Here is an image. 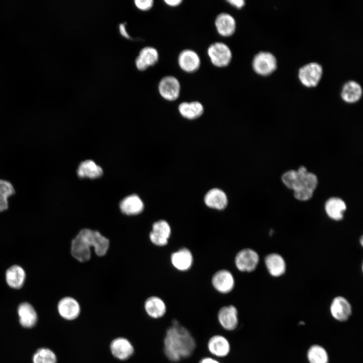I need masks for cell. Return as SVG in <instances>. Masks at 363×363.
Masks as SVG:
<instances>
[{"mask_svg": "<svg viewBox=\"0 0 363 363\" xmlns=\"http://www.w3.org/2000/svg\"><path fill=\"white\" fill-rule=\"evenodd\" d=\"M109 246V240L99 232L85 228L81 230L73 239L71 252L78 261L85 262L91 258V248L93 247L97 256L102 257L106 254Z\"/></svg>", "mask_w": 363, "mask_h": 363, "instance_id": "cell-1", "label": "cell"}, {"mask_svg": "<svg viewBox=\"0 0 363 363\" xmlns=\"http://www.w3.org/2000/svg\"><path fill=\"white\" fill-rule=\"evenodd\" d=\"M195 348V342L189 331L177 321H173L167 330L164 340V351L167 357L177 361L190 356Z\"/></svg>", "mask_w": 363, "mask_h": 363, "instance_id": "cell-2", "label": "cell"}, {"mask_svg": "<svg viewBox=\"0 0 363 363\" xmlns=\"http://www.w3.org/2000/svg\"><path fill=\"white\" fill-rule=\"evenodd\" d=\"M284 185L294 192V197L299 201L310 199L316 189L318 180L313 173L308 172L304 166L297 170H290L284 172L281 177Z\"/></svg>", "mask_w": 363, "mask_h": 363, "instance_id": "cell-3", "label": "cell"}, {"mask_svg": "<svg viewBox=\"0 0 363 363\" xmlns=\"http://www.w3.org/2000/svg\"><path fill=\"white\" fill-rule=\"evenodd\" d=\"M252 67L257 74L266 76L270 75L276 70L277 60L271 52L261 51L255 55Z\"/></svg>", "mask_w": 363, "mask_h": 363, "instance_id": "cell-4", "label": "cell"}, {"mask_svg": "<svg viewBox=\"0 0 363 363\" xmlns=\"http://www.w3.org/2000/svg\"><path fill=\"white\" fill-rule=\"evenodd\" d=\"M323 74L321 65L312 62L301 67L298 71V79L302 85L307 87H314L320 82Z\"/></svg>", "mask_w": 363, "mask_h": 363, "instance_id": "cell-5", "label": "cell"}, {"mask_svg": "<svg viewBox=\"0 0 363 363\" xmlns=\"http://www.w3.org/2000/svg\"><path fill=\"white\" fill-rule=\"evenodd\" d=\"M207 53L212 64L220 68L228 65L232 58L230 49L222 42H215L210 45Z\"/></svg>", "mask_w": 363, "mask_h": 363, "instance_id": "cell-6", "label": "cell"}, {"mask_svg": "<svg viewBox=\"0 0 363 363\" xmlns=\"http://www.w3.org/2000/svg\"><path fill=\"white\" fill-rule=\"evenodd\" d=\"M259 261L258 253L251 249L240 251L235 258V264L240 271L250 272L254 271Z\"/></svg>", "mask_w": 363, "mask_h": 363, "instance_id": "cell-7", "label": "cell"}, {"mask_svg": "<svg viewBox=\"0 0 363 363\" xmlns=\"http://www.w3.org/2000/svg\"><path fill=\"white\" fill-rule=\"evenodd\" d=\"M180 86L178 80L174 77L168 76L163 77L158 85L161 96L169 101L176 100L180 93Z\"/></svg>", "mask_w": 363, "mask_h": 363, "instance_id": "cell-8", "label": "cell"}, {"mask_svg": "<svg viewBox=\"0 0 363 363\" xmlns=\"http://www.w3.org/2000/svg\"><path fill=\"white\" fill-rule=\"evenodd\" d=\"M109 347L112 355L120 360L129 359L134 352L132 343L128 339L122 337L113 339L110 342Z\"/></svg>", "mask_w": 363, "mask_h": 363, "instance_id": "cell-9", "label": "cell"}, {"mask_svg": "<svg viewBox=\"0 0 363 363\" xmlns=\"http://www.w3.org/2000/svg\"><path fill=\"white\" fill-rule=\"evenodd\" d=\"M170 234L171 228L169 223L165 220H160L153 223L149 237L155 245L164 246L167 244Z\"/></svg>", "mask_w": 363, "mask_h": 363, "instance_id": "cell-10", "label": "cell"}, {"mask_svg": "<svg viewBox=\"0 0 363 363\" xmlns=\"http://www.w3.org/2000/svg\"><path fill=\"white\" fill-rule=\"evenodd\" d=\"M57 311L64 319L72 321L76 319L81 313V307L78 301L73 297L62 298L58 302Z\"/></svg>", "mask_w": 363, "mask_h": 363, "instance_id": "cell-11", "label": "cell"}, {"mask_svg": "<svg viewBox=\"0 0 363 363\" xmlns=\"http://www.w3.org/2000/svg\"><path fill=\"white\" fill-rule=\"evenodd\" d=\"M212 283L218 291L226 293L233 289L234 286V279L229 271L220 270L214 274Z\"/></svg>", "mask_w": 363, "mask_h": 363, "instance_id": "cell-12", "label": "cell"}, {"mask_svg": "<svg viewBox=\"0 0 363 363\" xmlns=\"http://www.w3.org/2000/svg\"><path fill=\"white\" fill-rule=\"evenodd\" d=\"M178 64L182 70L188 73L196 71L201 64L198 54L191 49H185L179 53Z\"/></svg>", "mask_w": 363, "mask_h": 363, "instance_id": "cell-13", "label": "cell"}, {"mask_svg": "<svg viewBox=\"0 0 363 363\" xmlns=\"http://www.w3.org/2000/svg\"><path fill=\"white\" fill-rule=\"evenodd\" d=\"M330 312L332 316L340 321L346 320L351 313V307L348 300L342 296H337L332 301Z\"/></svg>", "mask_w": 363, "mask_h": 363, "instance_id": "cell-14", "label": "cell"}, {"mask_svg": "<svg viewBox=\"0 0 363 363\" xmlns=\"http://www.w3.org/2000/svg\"><path fill=\"white\" fill-rule=\"evenodd\" d=\"M218 318L221 326L227 330H233L237 326V311L233 306L221 308L218 312Z\"/></svg>", "mask_w": 363, "mask_h": 363, "instance_id": "cell-15", "label": "cell"}, {"mask_svg": "<svg viewBox=\"0 0 363 363\" xmlns=\"http://www.w3.org/2000/svg\"><path fill=\"white\" fill-rule=\"evenodd\" d=\"M215 25L218 33L224 37L232 35L236 28L235 19L231 15L226 13H220L217 16Z\"/></svg>", "mask_w": 363, "mask_h": 363, "instance_id": "cell-16", "label": "cell"}, {"mask_svg": "<svg viewBox=\"0 0 363 363\" xmlns=\"http://www.w3.org/2000/svg\"><path fill=\"white\" fill-rule=\"evenodd\" d=\"M5 279L9 286L13 289H19L25 283L26 273L21 266L14 265L7 270Z\"/></svg>", "mask_w": 363, "mask_h": 363, "instance_id": "cell-17", "label": "cell"}, {"mask_svg": "<svg viewBox=\"0 0 363 363\" xmlns=\"http://www.w3.org/2000/svg\"><path fill=\"white\" fill-rule=\"evenodd\" d=\"M157 50L152 47L143 48L136 59V66L140 71H144L154 65L158 60Z\"/></svg>", "mask_w": 363, "mask_h": 363, "instance_id": "cell-18", "label": "cell"}, {"mask_svg": "<svg viewBox=\"0 0 363 363\" xmlns=\"http://www.w3.org/2000/svg\"><path fill=\"white\" fill-rule=\"evenodd\" d=\"M346 205L344 201L338 197H331L328 199L325 204V210L329 218L339 221L343 217Z\"/></svg>", "mask_w": 363, "mask_h": 363, "instance_id": "cell-19", "label": "cell"}, {"mask_svg": "<svg viewBox=\"0 0 363 363\" xmlns=\"http://www.w3.org/2000/svg\"><path fill=\"white\" fill-rule=\"evenodd\" d=\"M204 202L209 207L217 210L224 209L228 200L225 193L217 188L210 190L204 197Z\"/></svg>", "mask_w": 363, "mask_h": 363, "instance_id": "cell-20", "label": "cell"}, {"mask_svg": "<svg viewBox=\"0 0 363 363\" xmlns=\"http://www.w3.org/2000/svg\"><path fill=\"white\" fill-rule=\"evenodd\" d=\"M17 311L20 323L23 327L31 328L35 326L37 320V315L30 304L27 302L20 304Z\"/></svg>", "mask_w": 363, "mask_h": 363, "instance_id": "cell-21", "label": "cell"}, {"mask_svg": "<svg viewBox=\"0 0 363 363\" xmlns=\"http://www.w3.org/2000/svg\"><path fill=\"white\" fill-rule=\"evenodd\" d=\"M171 262L176 269L180 271L188 270L193 262L192 254L187 248L180 249L171 255Z\"/></svg>", "mask_w": 363, "mask_h": 363, "instance_id": "cell-22", "label": "cell"}, {"mask_svg": "<svg viewBox=\"0 0 363 363\" xmlns=\"http://www.w3.org/2000/svg\"><path fill=\"white\" fill-rule=\"evenodd\" d=\"M265 263L269 274L273 277H279L286 271V263L283 258L278 254L272 253L267 255Z\"/></svg>", "mask_w": 363, "mask_h": 363, "instance_id": "cell-23", "label": "cell"}, {"mask_svg": "<svg viewBox=\"0 0 363 363\" xmlns=\"http://www.w3.org/2000/svg\"><path fill=\"white\" fill-rule=\"evenodd\" d=\"M121 211L128 215H134L141 213L144 209V204L137 195H131L125 197L120 203Z\"/></svg>", "mask_w": 363, "mask_h": 363, "instance_id": "cell-24", "label": "cell"}, {"mask_svg": "<svg viewBox=\"0 0 363 363\" xmlns=\"http://www.w3.org/2000/svg\"><path fill=\"white\" fill-rule=\"evenodd\" d=\"M144 308L147 314L154 319H158L164 315L166 306L162 299L157 296L148 298L144 304Z\"/></svg>", "mask_w": 363, "mask_h": 363, "instance_id": "cell-25", "label": "cell"}, {"mask_svg": "<svg viewBox=\"0 0 363 363\" xmlns=\"http://www.w3.org/2000/svg\"><path fill=\"white\" fill-rule=\"evenodd\" d=\"M362 93V90L360 85L355 81H349L343 85L341 96L346 102L352 103L360 99Z\"/></svg>", "mask_w": 363, "mask_h": 363, "instance_id": "cell-26", "label": "cell"}, {"mask_svg": "<svg viewBox=\"0 0 363 363\" xmlns=\"http://www.w3.org/2000/svg\"><path fill=\"white\" fill-rule=\"evenodd\" d=\"M208 347L213 354L219 357L226 356L230 350L228 341L220 335H216L211 338L208 342Z\"/></svg>", "mask_w": 363, "mask_h": 363, "instance_id": "cell-27", "label": "cell"}, {"mask_svg": "<svg viewBox=\"0 0 363 363\" xmlns=\"http://www.w3.org/2000/svg\"><path fill=\"white\" fill-rule=\"evenodd\" d=\"M178 111L183 117L193 119L200 117L203 114L204 107L198 101L184 102L179 104Z\"/></svg>", "mask_w": 363, "mask_h": 363, "instance_id": "cell-28", "label": "cell"}, {"mask_svg": "<svg viewBox=\"0 0 363 363\" xmlns=\"http://www.w3.org/2000/svg\"><path fill=\"white\" fill-rule=\"evenodd\" d=\"M102 169L95 162L91 160L83 161L79 165L77 173L80 177L95 178L102 174Z\"/></svg>", "mask_w": 363, "mask_h": 363, "instance_id": "cell-29", "label": "cell"}, {"mask_svg": "<svg viewBox=\"0 0 363 363\" xmlns=\"http://www.w3.org/2000/svg\"><path fill=\"white\" fill-rule=\"evenodd\" d=\"M15 193V188L11 182L0 179V212L8 209V199Z\"/></svg>", "mask_w": 363, "mask_h": 363, "instance_id": "cell-30", "label": "cell"}, {"mask_svg": "<svg viewBox=\"0 0 363 363\" xmlns=\"http://www.w3.org/2000/svg\"><path fill=\"white\" fill-rule=\"evenodd\" d=\"M310 363H328V357L325 349L319 345L311 346L308 352Z\"/></svg>", "mask_w": 363, "mask_h": 363, "instance_id": "cell-31", "label": "cell"}, {"mask_svg": "<svg viewBox=\"0 0 363 363\" xmlns=\"http://www.w3.org/2000/svg\"><path fill=\"white\" fill-rule=\"evenodd\" d=\"M33 363H56L55 354L50 349L41 348L37 350L33 356Z\"/></svg>", "mask_w": 363, "mask_h": 363, "instance_id": "cell-32", "label": "cell"}, {"mask_svg": "<svg viewBox=\"0 0 363 363\" xmlns=\"http://www.w3.org/2000/svg\"><path fill=\"white\" fill-rule=\"evenodd\" d=\"M135 4L138 9L143 11H147L152 8L153 1L152 0H136Z\"/></svg>", "mask_w": 363, "mask_h": 363, "instance_id": "cell-33", "label": "cell"}, {"mask_svg": "<svg viewBox=\"0 0 363 363\" xmlns=\"http://www.w3.org/2000/svg\"><path fill=\"white\" fill-rule=\"evenodd\" d=\"M227 2L229 4L237 9L243 8L245 4V2L244 0H229Z\"/></svg>", "mask_w": 363, "mask_h": 363, "instance_id": "cell-34", "label": "cell"}, {"mask_svg": "<svg viewBox=\"0 0 363 363\" xmlns=\"http://www.w3.org/2000/svg\"><path fill=\"white\" fill-rule=\"evenodd\" d=\"M119 29L122 36L127 38H130V36L127 33L125 24H120L119 26Z\"/></svg>", "mask_w": 363, "mask_h": 363, "instance_id": "cell-35", "label": "cell"}, {"mask_svg": "<svg viewBox=\"0 0 363 363\" xmlns=\"http://www.w3.org/2000/svg\"><path fill=\"white\" fill-rule=\"evenodd\" d=\"M165 3L170 7H176L182 3L181 0H166Z\"/></svg>", "mask_w": 363, "mask_h": 363, "instance_id": "cell-36", "label": "cell"}, {"mask_svg": "<svg viewBox=\"0 0 363 363\" xmlns=\"http://www.w3.org/2000/svg\"><path fill=\"white\" fill-rule=\"evenodd\" d=\"M200 363H219V362L213 358H211L210 357H206V358H203L202 359H201Z\"/></svg>", "mask_w": 363, "mask_h": 363, "instance_id": "cell-37", "label": "cell"}]
</instances>
